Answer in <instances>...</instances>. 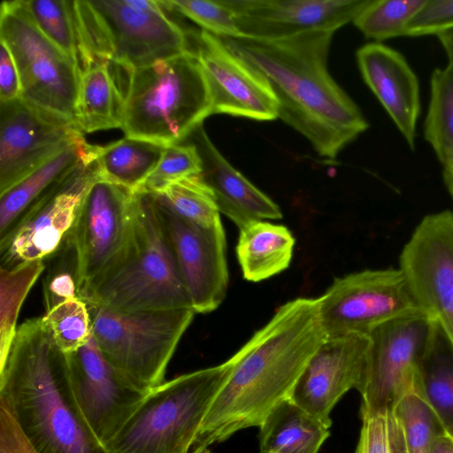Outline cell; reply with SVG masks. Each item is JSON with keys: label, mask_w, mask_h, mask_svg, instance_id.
<instances>
[{"label": "cell", "mask_w": 453, "mask_h": 453, "mask_svg": "<svg viewBox=\"0 0 453 453\" xmlns=\"http://www.w3.org/2000/svg\"><path fill=\"white\" fill-rule=\"evenodd\" d=\"M326 338L319 298L298 297L281 305L234 354V369L211 403L194 449L208 448L235 433L260 426L293 389Z\"/></svg>", "instance_id": "cell-1"}, {"label": "cell", "mask_w": 453, "mask_h": 453, "mask_svg": "<svg viewBox=\"0 0 453 453\" xmlns=\"http://www.w3.org/2000/svg\"><path fill=\"white\" fill-rule=\"evenodd\" d=\"M334 34L311 31L274 40L220 37L267 80L278 101V118L303 134L320 157L329 159L369 126L328 72Z\"/></svg>", "instance_id": "cell-2"}, {"label": "cell", "mask_w": 453, "mask_h": 453, "mask_svg": "<svg viewBox=\"0 0 453 453\" xmlns=\"http://www.w3.org/2000/svg\"><path fill=\"white\" fill-rule=\"evenodd\" d=\"M0 405L37 453H109L77 404L65 355L43 317L26 320L17 329L0 368Z\"/></svg>", "instance_id": "cell-3"}, {"label": "cell", "mask_w": 453, "mask_h": 453, "mask_svg": "<svg viewBox=\"0 0 453 453\" xmlns=\"http://www.w3.org/2000/svg\"><path fill=\"white\" fill-rule=\"evenodd\" d=\"M80 296L87 303L119 311L193 309L150 192L134 190L127 244Z\"/></svg>", "instance_id": "cell-4"}, {"label": "cell", "mask_w": 453, "mask_h": 453, "mask_svg": "<svg viewBox=\"0 0 453 453\" xmlns=\"http://www.w3.org/2000/svg\"><path fill=\"white\" fill-rule=\"evenodd\" d=\"M211 114L209 85L192 50L128 71L120 124L126 137L180 143Z\"/></svg>", "instance_id": "cell-5"}, {"label": "cell", "mask_w": 453, "mask_h": 453, "mask_svg": "<svg viewBox=\"0 0 453 453\" xmlns=\"http://www.w3.org/2000/svg\"><path fill=\"white\" fill-rule=\"evenodd\" d=\"M81 73L96 64L125 70L190 50L188 31L160 1H73Z\"/></svg>", "instance_id": "cell-6"}, {"label": "cell", "mask_w": 453, "mask_h": 453, "mask_svg": "<svg viewBox=\"0 0 453 453\" xmlns=\"http://www.w3.org/2000/svg\"><path fill=\"white\" fill-rule=\"evenodd\" d=\"M234 366L224 363L180 375L150 389L119 433L109 453H188L218 393Z\"/></svg>", "instance_id": "cell-7"}, {"label": "cell", "mask_w": 453, "mask_h": 453, "mask_svg": "<svg viewBox=\"0 0 453 453\" xmlns=\"http://www.w3.org/2000/svg\"><path fill=\"white\" fill-rule=\"evenodd\" d=\"M87 304L93 338L108 363L143 390L163 383L196 311L190 308L119 311Z\"/></svg>", "instance_id": "cell-8"}, {"label": "cell", "mask_w": 453, "mask_h": 453, "mask_svg": "<svg viewBox=\"0 0 453 453\" xmlns=\"http://www.w3.org/2000/svg\"><path fill=\"white\" fill-rule=\"evenodd\" d=\"M0 40L16 63L21 97L75 124L80 69L39 29L23 0L1 4Z\"/></svg>", "instance_id": "cell-9"}, {"label": "cell", "mask_w": 453, "mask_h": 453, "mask_svg": "<svg viewBox=\"0 0 453 453\" xmlns=\"http://www.w3.org/2000/svg\"><path fill=\"white\" fill-rule=\"evenodd\" d=\"M435 322L418 312L387 322L367 335L369 346L361 386V418L392 413L413 390L416 374Z\"/></svg>", "instance_id": "cell-10"}, {"label": "cell", "mask_w": 453, "mask_h": 453, "mask_svg": "<svg viewBox=\"0 0 453 453\" xmlns=\"http://www.w3.org/2000/svg\"><path fill=\"white\" fill-rule=\"evenodd\" d=\"M319 305L326 337L367 335L387 322L423 312L398 267L366 269L336 278L319 297Z\"/></svg>", "instance_id": "cell-11"}, {"label": "cell", "mask_w": 453, "mask_h": 453, "mask_svg": "<svg viewBox=\"0 0 453 453\" xmlns=\"http://www.w3.org/2000/svg\"><path fill=\"white\" fill-rule=\"evenodd\" d=\"M398 268L418 307L453 347V211L422 218L405 242Z\"/></svg>", "instance_id": "cell-12"}, {"label": "cell", "mask_w": 453, "mask_h": 453, "mask_svg": "<svg viewBox=\"0 0 453 453\" xmlns=\"http://www.w3.org/2000/svg\"><path fill=\"white\" fill-rule=\"evenodd\" d=\"M96 177L93 165L35 200L0 237V268L49 260L69 236L84 196Z\"/></svg>", "instance_id": "cell-13"}, {"label": "cell", "mask_w": 453, "mask_h": 453, "mask_svg": "<svg viewBox=\"0 0 453 453\" xmlns=\"http://www.w3.org/2000/svg\"><path fill=\"white\" fill-rule=\"evenodd\" d=\"M133 219L134 190L96 177L84 196L69 234L77 257L81 292L122 251Z\"/></svg>", "instance_id": "cell-14"}, {"label": "cell", "mask_w": 453, "mask_h": 453, "mask_svg": "<svg viewBox=\"0 0 453 453\" xmlns=\"http://www.w3.org/2000/svg\"><path fill=\"white\" fill-rule=\"evenodd\" d=\"M152 195L194 311L208 313L216 310L226 296L229 280L221 221L210 227L198 226Z\"/></svg>", "instance_id": "cell-15"}, {"label": "cell", "mask_w": 453, "mask_h": 453, "mask_svg": "<svg viewBox=\"0 0 453 453\" xmlns=\"http://www.w3.org/2000/svg\"><path fill=\"white\" fill-rule=\"evenodd\" d=\"M83 134L76 125L19 97L0 104V195Z\"/></svg>", "instance_id": "cell-16"}, {"label": "cell", "mask_w": 453, "mask_h": 453, "mask_svg": "<svg viewBox=\"0 0 453 453\" xmlns=\"http://www.w3.org/2000/svg\"><path fill=\"white\" fill-rule=\"evenodd\" d=\"M65 355L77 404L90 429L105 447L149 391L119 374L104 357L93 335L83 347Z\"/></svg>", "instance_id": "cell-17"}, {"label": "cell", "mask_w": 453, "mask_h": 453, "mask_svg": "<svg viewBox=\"0 0 453 453\" xmlns=\"http://www.w3.org/2000/svg\"><path fill=\"white\" fill-rule=\"evenodd\" d=\"M212 100V114L259 121L278 118V101L267 80L207 31H188Z\"/></svg>", "instance_id": "cell-18"}, {"label": "cell", "mask_w": 453, "mask_h": 453, "mask_svg": "<svg viewBox=\"0 0 453 453\" xmlns=\"http://www.w3.org/2000/svg\"><path fill=\"white\" fill-rule=\"evenodd\" d=\"M241 36L274 40L311 31L335 32L372 0H221Z\"/></svg>", "instance_id": "cell-19"}, {"label": "cell", "mask_w": 453, "mask_h": 453, "mask_svg": "<svg viewBox=\"0 0 453 453\" xmlns=\"http://www.w3.org/2000/svg\"><path fill=\"white\" fill-rule=\"evenodd\" d=\"M368 346L366 334L326 337L303 369L290 400L330 427L335 404L361 386Z\"/></svg>", "instance_id": "cell-20"}, {"label": "cell", "mask_w": 453, "mask_h": 453, "mask_svg": "<svg viewBox=\"0 0 453 453\" xmlns=\"http://www.w3.org/2000/svg\"><path fill=\"white\" fill-rule=\"evenodd\" d=\"M362 77L386 110L411 150L421 111L417 75L405 58L381 42H370L357 50Z\"/></svg>", "instance_id": "cell-21"}, {"label": "cell", "mask_w": 453, "mask_h": 453, "mask_svg": "<svg viewBox=\"0 0 453 453\" xmlns=\"http://www.w3.org/2000/svg\"><path fill=\"white\" fill-rule=\"evenodd\" d=\"M203 161L202 177L212 190L219 212L239 229L250 223L280 219L279 205L236 170L211 142L203 124L187 139Z\"/></svg>", "instance_id": "cell-22"}, {"label": "cell", "mask_w": 453, "mask_h": 453, "mask_svg": "<svg viewBox=\"0 0 453 453\" xmlns=\"http://www.w3.org/2000/svg\"><path fill=\"white\" fill-rule=\"evenodd\" d=\"M96 146L83 136L48 159L0 195V237L41 196L69 176L93 165Z\"/></svg>", "instance_id": "cell-23"}, {"label": "cell", "mask_w": 453, "mask_h": 453, "mask_svg": "<svg viewBox=\"0 0 453 453\" xmlns=\"http://www.w3.org/2000/svg\"><path fill=\"white\" fill-rule=\"evenodd\" d=\"M239 230L236 255L246 280L259 282L289 266L295 238L285 226L261 220Z\"/></svg>", "instance_id": "cell-24"}, {"label": "cell", "mask_w": 453, "mask_h": 453, "mask_svg": "<svg viewBox=\"0 0 453 453\" xmlns=\"http://www.w3.org/2000/svg\"><path fill=\"white\" fill-rule=\"evenodd\" d=\"M114 70L101 63L81 73L75 125L82 134L120 128L124 95Z\"/></svg>", "instance_id": "cell-25"}, {"label": "cell", "mask_w": 453, "mask_h": 453, "mask_svg": "<svg viewBox=\"0 0 453 453\" xmlns=\"http://www.w3.org/2000/svg\"><path fill=\"white\" fill-rule=\"evenodd\" d=\"M329 429L288 399L259 426V453H318L330 435Z\"/></svg>", "instance_id": "cell-26"}, {"label": "cell", "mask_w": 453, "mask_h": 453, "mask_svg": "<svg viewBox=\"0 0 453 453\" xmlns=\"http://www.w3.org/2000/svg\"><path fill=\"white\" fill-rule=\"evenodd\" d=\"M166 146L124 137L96 146L94 167L98 178L127 188H140L159 163Z\"/></svg>", "instance_id": "cell-27"}, {"label": "cell", "mask_w": 453, "mask_h": 453, "mask_svg": "<svg viewBox=\"0 0 453 453\" xmlns=\"http://www.w3.org/2000/svg\"><path fill=\"white\" fill-rule=\"evenodd\" d=\"M413 390L428 403L453 438V347L437 324L419 364Z\"/></svg>", "instance_id": "cell-28"}, {"label": "cell", "mask_w": 453, "mask_h": 453, "mask_svg": "<svg viewBox=\"0 0 453 453\" xmlns=\"http://www.w3.org/2000/svg\"><path fill=\"white\" fill-rule=\"evenodd\" d=\"M424 137L442 166L453 162V64L431 75Z\"/></svg>", "instance_id": "cell-29"}, {"label": "cell", "mask_w": 453, "mask_h": 453, "mask_svg": "<svg viewBox=\"0 0 453 453\" xmlns=\"http://www.w3.org/2000/svg\"><path fill=\"white\" fill-rule=\"evenodd\" d=\"M149 192L194 224L210 227L221 221L214 194L201 174L167 182Z\"/></svg>", "instance_id": "cell-30"}, {"label": "cell", "mask_w": 453, "mask_h": 453, "mask_svg": "<svg viewBox=\"0 0 453 453\" xmlns=\"http://www.w3.org/2000/svg\"><path fill=\"white\" fill-rule=\"evenodd\" d=\"M44 269L42 261L12 269L0 268V368L5 363L16 335L22 303Z\"/></svg>", "instance_id": "cell-31"}, {"label": "cell", "mask_w": 453, "mask_h": 453, "mask_svg": "<svg viewBox=\"0 0 453 453\" xmlns=\"http://www.w3.org/2000/svg\"><path fill=\"white\" fill-rule=\"evenodd\" d=\"M392 415L402 430L407 453H428L432 442L447 434L435 411L414 390L396 403Z\"/></svg>", "instance_id": "cell-32"}, {"label": "cell", "mask_w": 453, "mask_h": 453, "mask_svg": "<svg viewBox=\"0 0 453 453\" xmlns=\"http://www.w3.org/2000/svg\"><path fill=\"white\" fill-rule=\"evenodd\" d=\"M23 2L39 29L79 67V34L73 1Z\"/></svg>", "instance_id": "cell-33"}, {"label": "cell", "mask_w": 453, "mask_h": 453, "mask_svg": "<svg viewBox=\"0 0 453 453\" xmlns=\"http://www.w3.org/2000/svg\"><path fill=\"white\" fill-rule=\"evenodd\" d=\"M426 0H372L353 20L368 39L403 36L404 30Z\"/></svg>", "instance_id": "cell-34"}, {"label": "cell", "mask_w": 453, "mask_h": 453, "mask_svg": "<svg viewBox=\"0 0 453 453\" xmlns=\"http://www.w3.org/2000/svg\"><path fill=\"white\" fill-rule=\"evenodd\" d=\"M43 319L55 344L64 354L75 352L92 336L89 310L81 297L56 305L46 311Z\"/></svg>", "instance_id": "cell-35"}, {"label": "cell", "mask_w": 453, "mask_h": 453, "mask_svg": "<svg viewBox=\"0 0 453 453\" xmlns=\"http://www.w3.org/2000/svg\"><path fill=\"white\" fill-rule=\"evenodd\" d=\"M49 262L43 280L46 311L63 302L81 297L77 257L69 236Z\"/></svg>", "instance_id": "cell-36"}, {"label": "cell", "mask_w": 453, "mask_h": 453, "mask_svg": "<svg viewBox=\"0 0 453 453\" xmlns=\"http://www.w3.org/2000/svg\"><path fill=\"white\" fill-rule=\"evenodd\" d=\"M167 11L179 12L193 20L202 30L219 37L241 36L232 12L221 0L160 1Z\"/></svg>", "instance_id": "cell-37"}, {"label": "cell", "mask_w": 453, "mask_h": 453, "mask_svg": "<svg viewBox=\"0 0 453 453\" xmlns=\"http://www.w3.org/2000/svg\"><path fill=\"white\" fill-rule=\"evenodd\" d=\"M202 171L203 161L196 146L191 142H182L166 147L159 163L140 188L153 191L167 182L201 174Z\"/></svg>", "instance_id": "cell-38"}, {"label": "cell", "mask_w": 453, "mask_h": 453, "mask_svg": "<svg viewBox=\"0 0 453 453\" xmlns=\"http://www.w3.org/2000/svg\"><path fill=\"white\" fill-rule=\"evenodd\" d=\"M354 453H407L402 430L392 413L362 418Z\"/></svg>", "instance_id": "cell-39"}, {"label": "cell", "mask_w": 453, "mask_h": 453, "mask_svg": "<svg viewBox=\"0 0 453 453\" xmlns=\"http://www.w3.org/2000/svg\"><path fill=\"white\" fill-rule=\"evenodd\" d=\"M453 30V0H426L407 25L403 36H423Z\"/></svg>", "instance_id": "cell-40"}, {"label": "cell", "mask_w": 453, "mask_h": 453, "mask_svg": "<svg viewBox=\"0 0 453 453\" xmlns=\"http://www.w3.org/2000/svg\"><path fill=\"white\" fill-rule=\"evenodd\" d=\"M0 453H37L11 413L0 405Z\"/></svg>", "instance_id": "cell-41"}, {"label": "cell", "mask_w": 453, "mask_h": 453, "mask_svg": "<svg viewBox=\"0 0 453 453\" xmlns=\"http://www.w3.org/2000/svg\"><path fill=\"white\" fill-rule=\"evenodd\" d=\"M19 97H21V86L18 68L9 47L0 40V102Z\"/></svg>", "instance_id": "cell-42"}, {"label": "cell", "mask_w": 453, "mask_h": 453, "mask_svg": "<svg viewBox=\"0 0 453 453\" xmlns=\"http://www.w3.org/2000/svg\"><path fill=\"white\" fill-rule=\"evenodd\" d=\"M428 453H453V438L447 434L437 437Z\"/></svg>", "instance_id": "cell-43"}, {"label": "cell", "mask_w": 453, "mask_h": 453, "mask_svg": "<svg viewBox=\"0 0 453 453\" xmlns=\"http://www.w3.org/2000/svg\"><path fill=\"white\" fill-rule=\"evenodd\" d=\"M436 36L448 57L449 63L453 64V30L439 34Z\"/></svg>", "instance_id": "cell-44"}, {"label": "cell", "mask_w": 453, "mask_h": 453, "mask_svg": "<svg viewBox=\"0 0 453 453\" xmlns=\"http://www.w3.org/2000/svg\"><path fill=\"white\" fill-rule=\"evenodd\" d=\"M442 179L444 185L453 200V162L443 166Z\"/></svg>", "instance_id": "cell-45"}, {"label": "cell", "mask_w": 453, "mask_h": 453, "mask_svg": "<svg viewBox=\"0 0 453 453\" xmlns=\"http://www.w3.org/2000/svg\"><path fill=\"white\" fill-rule=\"evenodd\" d=\"M191 453H212L208 448L194 449Z\"/></svg>", "instance_id": "cell-46"}]
</instances>
